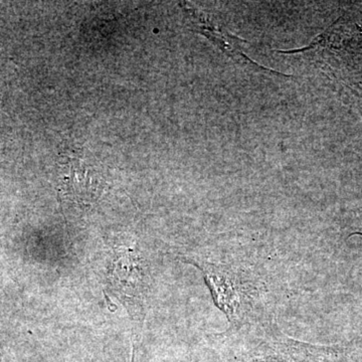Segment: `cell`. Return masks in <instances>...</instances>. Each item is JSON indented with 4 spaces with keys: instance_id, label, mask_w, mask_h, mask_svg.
<instances>
[{
    "instance_id": "obj_1",
    "label": "cell",
    "mask_w": 362,
    "mask_h": 362,
    "mask_svg": "<svg viewBox=\"0 0 362 362\" xmlns=\"http://www.w3.org/2000/svg\"><path fill=\"white\" fill-rule=\"evenodd\" d=\"M202 271L214 304L228 319L230 329L273 320L274 293L264 271L240 259L225 261L187 258Z\"/></svg>"
}]
</instances>
